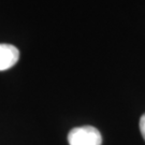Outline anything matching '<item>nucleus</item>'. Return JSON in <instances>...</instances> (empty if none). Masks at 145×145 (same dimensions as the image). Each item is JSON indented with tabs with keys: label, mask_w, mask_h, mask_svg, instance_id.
I'll return each instance as SVG.
<instances>
[{
	"label": "nucleus",
	"mask_w": 145,
	"mask_h": 145,
	"mask_svg": "<svg viewBox=\"0 0 145 145\" xmlns=\"http://www.w3.org/2000/svg\"><path fill=\"white\" fill-rule=\"evenodd\" d=\"M20 58V52L14 45L0 43V71L12 68Z\"/></svg>",
	"instance_id": "f03ea898"
},
{
	"label": "nucleus",
	"mask_w": 145,
	"mask_h": 145,
	"mask_svg": "<svg viewBox=\"0 0 145 145\" xmlns=\"http://www.w3.org/2000/svg\"><path fill=\"white\" fill-rule=\"evenodd\" d=\"M140 131L142 133V137L145 140V114L142 115V117L140 119Z\"/></svg>",
	"instance_id": "7ed1b4c3"
},
{
	"label": "nucleus",
	"mask_w": 145,
	"mask_h": 145,
	"mask_svg": "<svg viewBox=\"0 0 145 145\" xmlns=\"http://www.w3.org/2000/svg\"><path fill=\"white\" fill-rule=\"evenodd\" d=\"M69 145H101L102 137L93 126H83L72 129L68 135Z\"/></svg>",
	"instance_id": "f257e3e1"
}]
</instances>
